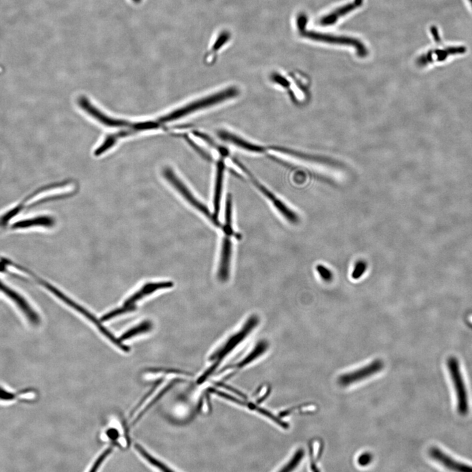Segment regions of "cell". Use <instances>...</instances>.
Instances as JSON below:
<instances>
[{"label": "cell", "mask_w": 472, "mask_h": 472, "mask_svg": "<svg viewBox=\"0 0 472 472\" xmlns=\"http://www.w3.org/2000/svg\"><path fill=\"white\" fill-rule=\"evenodd\" d=\"M465 48L463 47H448L444 50H436L429 52L426 56L422 57V58L418 59V64L420 65H426L429 64V63L434 62V61H443L447 59V57L452 55H457L463 54L465 52Z\"/></svg>", "instance_id": "4fadbf2b"}, {"label": "cell", "mask_w": 472, "mask_h": 472, "mask_svg": "<svg viewBox=\"0 0 472 472\" xmlns=\"http://www.w3.org/2000/svg\"><path fill=\"white\" fill-rule=\"evenodd\" d=\"M447 366L456 392L458 411L462 415H465L468 412V399L458 361L455 357H450Z\"/></svg>", "instance_id": "8992f818"}, {"label": "cell", "mask_w": 472, "mask_h": 472, "mask_svg": "<svg viewBox=\"0 0 472 472\" xmlns=\"http://www.w3.org/2000/svg\"><path fill=\"white\" fill-rule=\"evenodd\" d=\"M38 281H39L40 284L45 287L51 293L56 295L57 297H58L59 299L64 302L68 306L71 307L74 310L77 311V312L86 317L89 321H90L91 322L96 326L97 329H99V331H100L104 336H105L108 339L111 340V342L113 343L116 346H118L121 350L126 352H128L129 351H130V349L128 346L123 344L122 341H121L120 339H118L117 338H116L107 328L104 327L102 323H101V321L99 320L95 315L91 314V313L89 312L88 310H86V308H84L83 306L76 303V302H74L73 300H72L71 298L68 297V296H66L62 292L59 291V289H57V288L53 286V285L50 284V283L46 282V281L40 279H38Z\"/></svg>", "instance_id": "3957f363"}, {"label": "cell", "mask_w": 472, "mask_h": 472, "mask_svg": "<svg viewBox=\"0 0 472 472\" xmlns=\"http://www.w3.org/2000/svg\"><path fill=\"white\" fill-rule=\"evenodd\" d=\"M384 362L380 359H376L369 365L364 366L360 369L353 370L352 372L342 374L338 378V383L340 386L346 387L361 380L367 379L374 374L381 371L384 368Z\"/></svg>", "instance_id": "52a82bcc"}, {"label": "cell", "mask_w": 472, "mask_h": 472, "mask_svg": "<svg viewBox=\"0 0 472 472\" xmlns=\"http://www.w3.org/2000/svg\"><path fill=\"white\" fill-rule=\"evenodd\" d=\"M232 253V242L230 236L226 235L222 240L221 259L218 269V278L222 282H226L229 279Z\"/></svg>", "instance_id": "8fae6325"}, {"label": "cell", "mask_w": 472, "mask_h": 472, "mask_svg": "<svg viewBox=\"0 0 472 472\" xmlns=\"http://www.w3.org/2000/svg\"><path fill=\"white\" fill-rule=\"evenodd\" d=\"M307 23L306 17L304 15H299L296 19V27L298 33L301 37L308 39L315 40V41L329 42L331 44H342L354 47L359 56H365L367 55V50L365 47L361 44L360 42L350 38L333 37V36L323 35V34L314 33L313 31H307L306 25Z\"/></svg>", "instance_id": "277c9868"}, {"label": "cell", "mask_w": 472, "mask_h": 472, "mask_svg": "<svg viewBox=\"0 0 472 472\" xmlns=\"http://www.w3.org/2000/svg\"><path fill=\"white\" fill-rule=\"evenodd\" d=\"M239 93L240 92L236 87H230V88H226L225 90L221 91V92L216 93L212 95H209V96L204 97V98L201 99L200 100L188 104L185 107H182L181 109L176 110V111L171 112V113L159 118L158 121L160 124H166V123L173 122V121L187 116L188 114L198 111L199 110L205 109V108L224 102L228 99L234 98V97L238 96Z\"/></svg>", "instance_id": "6da1fadb"}, {"label": "cell", "mask_w": 472, "mask_h": 472, "mask_svg": "<svg viewBox=\"0 0 472 472\" xmlns=\"http://www.w3.org/2000/svg\"><path fill=\"white\" fill-rule=\"evenodd\" d=\"M316 270L319 276H321V278H322L323 280L326 281V282H330V281L333 280V273H332L329 269L325 267V266L322 265V264H318V265L316 266Z\"/></svg>", "instance_id": "484cf974"}, {"label": "cell", "mask_w": 472, "mask_h": 472, "mask_svg": "<svg viewBox=\"0 0 472 472\" xmlns=\"http://www.w3.org/2000/svg\"><path fill=\"white\" fill-rule=\"evenodd\" d=\"M218 386H221L222 388L227 389L228 390L232 391V392L236 393V394L239 395L240 397H243V398H245V397H246V396H245L244 394H243L242 393H241L240 391L237 390V389L232 388L231 386H228V385L221 384V383H220V384H218Z\"/></svg>", "instance_id": "4dcf8cb0"}, {"label": "cell", "mask_w": 472, "mask_h": 472, "mask_svg": "<svg viewBox=\"0 0 472 472\" xmlns=\"http://www.w3.org/2000/svg\"><path fill=\"white\" fill-rule=\"evenodd\" d=\"M78 104H79L80 107L84 110V111L87 112L89 115L95 118V120L98 121L104 126L112 128H128L130 126L131 123L130 122H126L125 120L114 119V118L109 117V116L103 114V112L99 111L96 107L91 103L90 101H88L86 97H80V99H78Z\"/></svg>", "instance_id": "ba28073f"}, {"label": "cell", "mask_w": 472, "mask_h": 472, "mask_svg": "<svg viewBox=\"0 0 472 472\" xmlns=\"http://www.w3.org/2000/svg\"><path fill=\"white\" fill-rule=\"evenodd\" d=\"M142 1H143V0H132V2H133V3L135 4H141Z\"/></svg>", "instance_id": "1f68e13d"}, {"label": "cell", "mask_w": 472, "mask_h": 472, "mask_svg": "<svg viewBox=\"0 0 472 472\" xmlns=\"http://www.w3.org/2000/svg\"><path fill=\"white\" fill-rule=\"evenodd\" d=\"M223 232L226 236H232L234 230L232 226V198L231 195H228L225 207V222L222 226Z\"/></svg>", "instance_id": "d6986e66"}, {"label": "cell", "mask_w": 472, "mask_h": 472, "mask_svg": "<svg viewBox=\"0 0 472 472\" xmlns=\"http://www.w3.org/2000/svg\"><path fill=\"white\" fill-rule=\"evenodd\" d=\"M152 324L150 321H145L143 322L140 323L137 326L131 328V329H129L128 331H126V333H124L121 336L120 340L121 341H124V340L130 339L131 338L134 337V336L139 335V334H143L147 333V332L150 331L152 329Z\"/></svg>", "instance_id": "ac0fdd59"}, {"label": "cell", "mask_w": 472, "mask_h": 472, "mask_svg": "<svg viewBox=\"0 0 472 472\" xmlns=\"http://www.w3.org/2000/svg\"><path fill=\"white\" fill-rule=\"evenodd\" d=\"M260 392L258 395L259 397H257V401L258 403H260L261 402L263 401L264 399L268 396L269 393H270V388H269L267 385H265L262 387V388L259 389Z\"/></svg>", "instance_id": "f546056e"}, {"label": "cell", "mask_w": 472, "mask_h": 472, "mask_svg": "<svg viewBox=\"0 0 472 472\" xmlns=\"http://www.w3.org/2000/svg\"><path fill=\"white\" fill-rule=\"evenodd\" d=\"M244 172L247 173V175L250 177L254 185L257 186L258 189L274 204L277 210L280 213L281 215H282L285 219L287 220V221L291 222L292 224H297L299 222L300 219L297 214L292 211L284 203L281 202L279 199L277 198L276 196H275L274 194H272L270 190H268L267 188L264 187L263 185H262L259 182H258L257 180L253 177V175H251L250 172H249L247 169H245Z\"/></svg>", "instance_id": "9c48e42d"}, {"label": "cell", "mask_w": 472, "mask_h": 472, "mask_svg": "<svg viewBox=\"0 0 472 472\" xmlns=\"http://www.w3.org/2000/svg\"><path fill=\"white\" fill-rule=\"evenodd\" d=\"M224 172V164L222 160L219 161L217 164V175H216V181L215 187V193L213 197V215L216 218L219 217L220 208H221V202L222 192V186H223Z\"/></svg>", "instance_id": "9a60e30c"}, {"label": "cell", "mask_w": 472, "mask_h": 472, "mask_svg": "<svg viewBox=\"0 0 472 472\" xmlns=\"http://www.w3.org/2000/svg\"><path fill=\"white\" fill-rule=\"evenodd\" d=\"M151 372L154 373L173 374H178V375H189L190 374L188 372L176 369H152Z\"/></svg>", "instance_id": "f1b7e54d"}, {"label": "cell", "mask_w": 472, "mask_h": 472, "mask_svg": "<svg viewBox=\"0 0 472 472\" xmlns=\"http://www.w3.org/2000/svg\"><path fill=\"white\" fill-rule=\"evenodd\" d=\"M218 135H219L220 138L224 140V141L230 142V143L234 144L237 147L248 150L249 152H257V153H261V152H264L263 148L248 143V142L245 141V140L236 136V135H233L232 133L228 132V131H219Z\"/></svg>", "instance_id": "2e32d148"}, {"label": "cell", "mask_w": 472, "mask_h": 472, "mask_svg": "<svg viewBox=\"0 0 472 472\" xmlns=\"http://www.w3.org/2000/svg\"><path fill=\"white\" fill-rule=\"evenodd\" d=\"M469 3L470 4V5L472 8V0H468Z\"/></svg>", "instance_id": "d6a6232c"}, {"label": "cell", "mask_w": 472, "mask_h": 472, "mask_svg": "<svg viewBox=\"0 0 472 472\" xmlns=\"http://www.w3.org/2000/svg\"><path fill=\"white\" fill-rule=\"evenodd\" d=\"M174 286V283L172 281H160V282H154L146 283L145 285L135 292L133 295H131L125 301L124 305L126 306H135L136 302L143 299L145 296L151 295L155 292L160 291V290L169 289Z\"/></svg>", "instance_id": "7c38bea8"}, {"label": "cell", "mask_w": 472, "mask_h": 472, "mask_svg": "<svg viewBox=\"0 0 472 472\" xmlns=\"http://www.w3.org/2000/svg\"><path fill=\"white\" fill-rule=\"evenodd\" d=\"M304 454V452L302 448L298 449L297 451L295 452V454H294L293 458L289 461V462L288 463L281 471H290L293 470L295 467H297V465L299 464L300 462H301L302 458H303Z\"/></svg>", "instance_id": "603a6c76"}, {"label": "cell", "mask_w": 472, "mask_h": 472, "mask_svg": "<svg viewBox=\"0 0 472 472\" xmlns=\"http://www.w3.org/2000/svg\"><path fill=\"white\" fill-rule=\"evenodd\" d=\"M367 264L365 260H359L355 263L354 269L352 272V278L353 279H359L361 278L365 271L367 270Z\"/></svg>", "instance_id": "d4e9b609"}, {"label": "cell", "mask_w": 472, "mask_h": 472, "mask_svg": "<svg viewBox=\"0 0 472 472\" xmlns=\"http://www.w3.org/2000/svg\"><path fill=\"white\" fill-rule=\"evenodd\" d=\"M232 40V33L228 30L224 29L214 37L211 45L209 46L208 51L205 54L204 58L205 62L211 64L215 62L217 58L218 55L226 47L230 44Z\"/></svg>", "instance_id": "30bf717a"}, {"label": "cell", "mask_w": 472, "mask_h": 472, "mask_svg": "<svg viewBox=\"0 0 472 472\" xmlns=\"http://www.w3.org/2000/svg\"><path fill=\"white\" fill-rule=\"evenodd\" d=\"M429 455L431 458L438 462L441 463L445 467L455 471H472V467L463 463L456 462L453 459L450 458L448 455H446L442 452L439 448L436 447L431 448L429 450Z\"/></svg>", "instance_id": "5bb4252c"}, {"label": "cell", "mask_w": 472, "mask_h": 472, "mask_svg": "<svg viewBox=\"0 0 472 472\" xmlns=\"http://www.w3.org/2000/svg\"><path fill=\"white\" fill-rule=\"evenodd\" d=\"M372 456L370 452H364L357 459V462L360 466L365 467L370 464V462H372Z\"/></svg>", "instance_id": "83f0119b"}, {"label": "cell", "mask_w": 472, "mask_h": 472, "mask_svg": "<svg viewBox=\"0 0 472 472\" xmlns=\"http://www.w3.org/2000/svg\"><path fill=\"white\" fill-rule=\"evenodd\" d=\"M136 309V306H126L123 305V306L120 307L115 310L111 311L107 314H106L101 317V321H108L111 320V319L114 318L118 316H120L121 315L127 314V313L133 312Z\"/></svg>", "instance_id": "7402d4cb"}, {"label": "cell", "mask_w": 472, "mask_h": 472, "mask_svg": "<svg viewBox=\"0 0 472 472\" xmlns=\"http://www.w3.org/2000/svg\"><path fill=\"white\" fill-rule=\"evenodd\" d=\"M162 379L156 381V382L155 384H154L153 387L150 389V390L148 391L147 393H146L145 396H144L143 398L141 399V401L139 402L138 404H137L136 405V407L133 408L132 412H131V416L134 415V414L136 413L137 410H138L139 408L141 407V406L143 405L144 403H145V402L147 401V400L149 398V397L151 396L152 394H153L154 391L156 390V389H157L158 387L160 386V385L162 384Z\"/></svg>", "instance_id": "cb8c5ba5"}, {"label": "cell", "mask_w": 472, "mask_h": 472, "mask_svg": "<svg viewBox=\"0 0 472 472\" xmlns=\"http://www.w3.org/2000/svg\"><path fill=\"white\" fill-rule=\"evenodd\" d=\"M163 173H164V176L166 178L167 181L169 182V183L181 194V196H183L188 203H190L197 210L204 214L205 217L208 218L216 227H222L221 222L219 221V219L216 218L215 216L213 215V213H211L210 211L209 210V209L207 208L204 204H202V202L198 200V199L194 196L193 194L190 192V190L186 187L185 184L177 176L174 171H173L172 169L169 168V167H167V168L164 169Z\"/></svg>", "instance_id": "5b68a950"}, {"label": "cell", "mask_w": 472, "mask_h": 472, "mask_svg": "<svg viewBox=\"0 0 472 472\" xmlns=\"http://www.w3.org/2000/svg\"><path fill=\"white\" fill-rule=\"evenodd\" d=\"M135 447L136 448L140 454L142 455L148 461V462L151 463L152 465L157 467V468L160 469V470L164 471H172V469H169L166 465H165L164 463H163L157 460V459L154 458L152 456V455H150L148 452L143 447V446L140 445L139 444H135Z\"/></svg>", "instance_id": "ffe728a7"}, {"label": "cell", "mask_w": 472, "mask_h": 472, "mask_svg": "<svg viewBox=\"0 0 472 472\" xmlns=\"http://www.w3.org/2000/svg\"><path fill=\"white\" fill-rule=\"evenodd\" d=\"M268 347V344L267 342L264 341V340L263 341H260L259 343H258L257 346L254 348L253 352L249 353L242 361H241L240 363H238L237 365L230 366V367L226 368V369H241V368L245 367V366L249 365V364L255 361V359H257L260 355L263 354V353L266 352V350H267Z\"/></svg>", "instance_id": "e0dca14e"}, {"label": "cell", "mask_w": 472, "mask_h": 472, "mask_svg": "<svg viewBox=\"0 0 472 472\" xmlns=\"http://www.w3.org/2000/svg\"><path fill=\"white\" fill-rule=\"evenodd\" d=\"M259 323V318L257 315H253L249 317L243 327L238 332V333L233 334L231 337L227 340L221 347L219 350L213 353L211 357V360H215L214 363L207 369L206 371L198 378V384H202L204 381L208 378L209 376L213 374L215 370L217 369L218 366L221 363V361L228 354L232 352L233 350L238 345L240 344L249 334L253 331Z\"/></svg>", "instance_id": "7a4b0ae2"}, {"label": "cell", "mask_w": 472, "mask_h": 472, "mask_svg": "<svg viewBox=\"0 0 472 472\" xmlns=\"http://www.w3.org/2000/svg\"><path fill=\"white\" fill-rule=\"evenodd\" d=\"M175 383V381H173V382H171L170 384L167 385L166 387H165L164 389H162V390L155 397H154L153 400H152V401H150V403L148 404L147 407L144 408L143 410H142L141 412H139L138 415H137L134 421H133L132 424L135 425V424H137V423L140 420H141L142 417L145 415L146 412L148 411V410L150 409V408H151L152 406H154V404H155L156 402L158 401L160 399L161 397L164 396L165 393H166L167 391H168L169 389L171 388V387L174 385Z\"/></svg>", "instance_id": "44dd1931"}, {"label": "cell", "mask_w": 472, "mask_h": 472, "mask_svg": "<svg viewBox=\"0 0 472 472\" xmlns=\"http://www.w3.org/2000/svg\"><path fill=\"white\" fill-rule=\"evenodd\" d=\"M112 450H113V448L112 447L107 448V449L101 454V456L97 459V460L95 461L94 464L93 465L92 468L90 469V471H96L97 469H99V467L101 466V464H102L105 459L111 453Z\"/></svg>", "instance_id": "4316f807"}]
</instances>
